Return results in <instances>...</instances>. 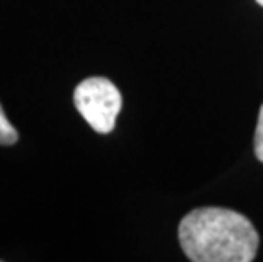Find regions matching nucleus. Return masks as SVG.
<instances>
[{
	"label": "nucleus",
	"mask_w": 263,
	"mask_h": 262,
	"mask_svg": "<svg viewBox=\"0 0 263 262\" xmlns=\"http://www.w3.org/2000/svg\"><path fill=\"white\" fill-rule=\"evenodd\" d=\"M17 140H19L17 130L5 118L4 109L0 106V145H14Z\"/></svg>",
	"instance_id": "obj_3"
},
{
	"label": "nucleus",
	"mask_w": 263,
	"mask_h": 262,
	"mask_svg": "<svg viewBox=\"0 0 263 262\" xmlns=\"http://www.w3.org/2000/svg\"><path fill=\"white\" fill-rule=\"evenodd\" d=\"M178 240L194 262H251L260 237L245 215L226 208H199L183 216Z\"/></svg>",
	"instance_id": "obj_1"
},
{
	"label": "nucleus",
	"mask_w": 263,
	"mask_h": 262,
	"mask_svg": "<svg viewBox=\"0 0 263 262\" xmlns=\"http://www.w3.org/2000/svg\"><path fill=\"white\" fill-rule=\"evenodd\" d=\"M73 101L78 113L97 133H110L116 128V118L121 111L122 97L109 79L90 77L75 89Z\"/></svg>",
	"instance_id": "obj_2"
},
{
	"label": "nucleus",
	"mask_w": 263,
	"mask_h": 262,
	"mask_svg": "<svg viewBox=\"0 0 263 262\" xmlns=\"http://www.w3.org/2000/svg\"><path fill=\"white\" fill-rule=\"evenodd\" d=\"M255 155L260 162H263V104L258 113V123L255 131Z\"/></svg>",
	"instance_id": "obj_4"
},
{
	"label": "nucleus",
	"mask_w": 263,
	"mask_h": 262,
	"mask_svg": "<svg viewBox=\"0 0 263 262\" xmlns=\"http://www.w3.org/2000/svg\"><path fill=\"white\" fill-rule=\"evenodd\" d=\"M256 2H258V4L261 5V7H263V0H256Z\"/></svg>",
	"instance_id": "obj_5"
}]
</instances>
